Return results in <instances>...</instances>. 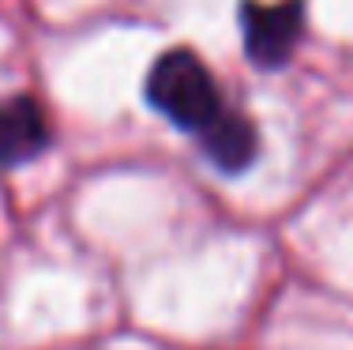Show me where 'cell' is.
Here are the masks:
<instances>
[{
	"mask_svg": "<svg viewBox=\"0 0 353 350\" xmlns=\"http://www.w3.org/2000/svg\"><path fill=\"white\" fill-rule=\"evenodd\" d=\"M147 102L162 117H170L176 128L188 132H203L222 113L211 72L188 49H170L154 61L147 76Z\"/></svg>",
	"mask_w": 353,
	"mask_h": 350,
	"instance_id": "cell-1",
	"label": "cell"
},
{
	"mask_svg": "<svg viewBox=\"0 0 353 350\" xmlns=\"http://www.w3.org/2000/svg\"><path fill=\"white\" fill-rule=\"evenodd\" d=\"M301 41V4H245V49L259 68H282Z\"/></svg>",
	"mask_w": 353,
	"mask_h": 350,
	"instance_id": "cell-2",
	"label": "cell"
},
{
	"mask_svg": "<svg viewBox=\"0 0 353 350\" xmlns=\"http://www.w3.org/2000/svg\"><path fill=\"white\" fill-rule=\"evenodd\" d=\"M46 144H49L46 117L30 98L0 102V166L30 162L34 155L46 151Z\"/></svg>",
	"mask_w": 353,
	"mask_h": 350,
	"instance_id": "cell-3",
	"label": "cell"
},
{
	"mask_svg": "<svg viewBox=\"0 0 353 350\" xmlns=\"http://www.w3.org/2000/svg\"><path fill=\"white\" fill-rule=\"evenodd\" d=\"M203 147L211 155V162L225 173H241L259 151L256 124L241 113H218L214 124L203 128Z\"/></svg>",
	"mask_w": 353,
	"mask_h": 350,
	"instance_id": "cell-4",
	"label": "cell"
}]
</instances>
